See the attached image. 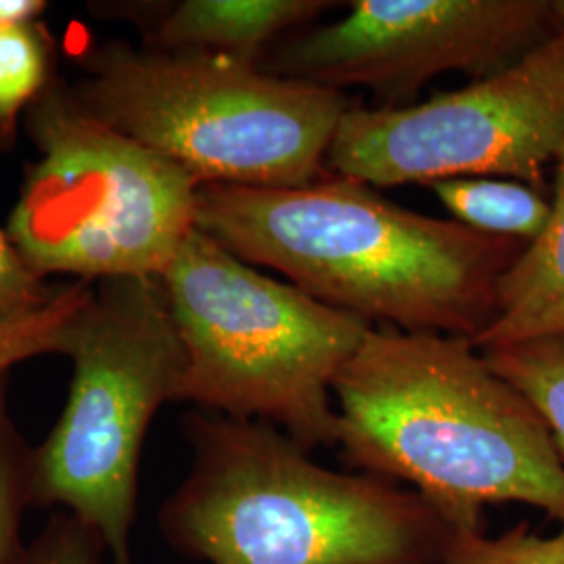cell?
<instances>
[{
    "label": "cell",
    "mask_w": 564,
    "mask_h": 564,
    "mask_svg": "<svg viewBox=\"0 0 564 564\" xmlns=\"http://www.w3.org/2000/svg\"><path fill=\"white\" fill-rule=\"evenodd\" d=\"M195 228L330 307L468 341L494 323L498 282L529 245L410 212L333 174L297 188L202 184Z\"/></svg>",
    "instance_id": "6da1fadb"
},
{
    "label": "cell",
    "mask_w": 564,
    "mask_h": 564,
    "mask_svg": "<svg viewBox=\"0 0 564 564\" xmlns=\"http://www.w3.org/2000/svg\"><path fill=\"white\" fill-rule=\"evenodd\" d=\"M333 395L345 463L412 485L452 529L484 531V506L502 502L564 521L547 424L468 339L372 326Z\"/></svg>",
    "instance_id": "7a4b0ae2"
},
{
    "label": "cell",
    "mask_w": 564,
    "mask_h": 564,
    "mask_svg": "<svg viewBox=\"0 0 564 564\" xmlns=\"http://www.w3.org/2000/svg\"><path fill=\"white\" fill-rule=\"evenodd\" d=\"M193 466L160 512L165 542L209 564H442L452 535L414 489L324 468L274 424L195 412Z\"/></svg>",
    "instance_id": "3957f363"
},
{
    "label": "cell",
    "mask_w": 564,
    "mask_h": 564,
    "mask_svg": "<svg viewBox=\"0 0 564 564\" xmlns=\"http://www.w3.org/2000/svg\"><path fill=\"white\" fill-rule=\"evenodd\" d=\"M74 97L99 120L178 163L199 184L297 188L321 181L351 101L260 63L109 42Z\"/></svg>",
    "instance_id": "277c9868"
},
{
    "label": "cell",
    "mask_w": 564,
    "mask_h": 564,
    "mask_svg": "<svg viewBox=\"0 0 564 564\" xmlns=\"http://www.w3.org/2000/svg\"><path fill=\"white\" fill-rule=\"evenodd\" d=\"M184 347L178 402L337 445L333 384L372 323L270 279L193 230L162 279Z\"/></svg>",
    "instance_id": "5b68a950"
},
{
    "label": "cell",
    "mask_w": 564,
    "mask_h": 564,
    "mask_svg": "<svg viewBox=\"0 0 564 564\" xmlns=\"http://www.w3.org/2000/svg\"><path fill=\"white\" fill-rule=\"evenodd\" d=\"M74 379L59 421L32 447V506L63 508L101 535L111 564H134L132 527L149 424L178 402L184 347L162 281H101L69 326Z\"/></svg>",
    "instance_id": "8992f818"
},
{
    "label": "cell",
    "mask_w": 564,
    "mask_h": 564,
    "mask_svg": "<svg viewBox=\"0 0 564 564\" xmlns=\"http://www.w3.org/2000/svg\"><path fill=\"white\" fill-rule=\"evenodd\" d=\"M39 160L25 172L7 235L42 281L162 279L195 230V181L111 128L51 82L25 111Z\"/></svg>",
    "instance_id": "52a82bcc"
},
{
    "label": "cell",
    "mask_w": 564,
    "mask_h": 564,
    "mask_svg": "<svg viewBox=\"0 0 564 564\" xmlns=\"http://www.w3.org/2000/svg\"><path fill=\"white\" fill-rule=\"evenodd\" d=\"M564 149V36L505 72L414 107H349L326 174L368 186L506 178L545 188Z\"/></svg>",
    "instance_id": "ba28073f"
},
{
    "label": "cell",
    "mask_w": 564,
    "mask_h": 564,
    "mask_svg": "<svg viewBox=\"0 0 564 564\" xmlns=\"http://www.w3.org/2000/svg\"><path fill=\"white\" fill-rule=\"evenodd\" d=\"M554 36L552 0H356L343 20L293 34L260 67L403 101L452 69L491 78Z\"/></svg>",
    "instance_id": "9c48e42d"
},
{
    "label": "cell",
    "mask_w": 564,
    "mask_h": 564,
    "mask_svg": "<svg viewBox=\"0 0 564 564\" xmlns=\"http://www.w3.org/2000/svg\"><path fill=\"white\" fill-rule=\"evenodd\" d=\"M333 7L330 0H184L155 23L151 48L260 63L272 42Z\"/></svg>",
    "instance_id": "30bf717a"
},
{
    "label": "cell",
    "mask_w": 564,
    "mask_h": 564,
    "mask_svg": "<svg viewBox=\"0 0 564 564\" xmlns=\"http://www.w3.org/2000/svg\"><path fill=\"white\" fill-rule=\"evenodd\" d=\"M494 323L473 339L477 349L564 335V149L554 162L552 214L498 282Z\"/></svg>",
    "instance_id": "8fae6325"
},
{
    "label": "cell",
    "mask_w": 564,
    "mask_h": 564,
    "mask_svg": "<svg viewBox=\"0 0 564 564\" xmlns=\"http://www.w3.org/2000/svg\"><path fill=\"white\" fill-rule=\"evenodd\" d=\"M431 188L456 223L491 237L535 241L552 214L544 191L524 182L477 176L433 182Z\"/></svg>",
    "instance_id": "7c38bea8"
},
{
    "label": "cell",
    "mask_w": 564,
    "mask_h": 564,
    "mask_svg": "<svg viewBox=\"0 0 564 564\" xmlns=\"http://www.w3.org/2000/svg\"><path fill=\"white\" fill-rule=\"evenodd\" d=\"M485 362L540 412L564 463V335L484 349Z\"/></svg>",
    "instance_id": "4fadbf2b"
},
{
    "label": "cell",
    "mask_w": 564,
    "mask_h": 564,
    "mask_svg": "<svg viewBox=\"0 0 564 564\" xmlns=\"http://www.w3.org/2000/svg\"><path fill=\"white\" fill-rule=\"evenodd\" d=\"M51 36L41 23L0 28V137L11 139L21 113L51 86Z\"/></svg>",
    "instance_id": "5bb4252c"
},
{
    "label": "cell",
    "mask_w": 564,
    "mask_h": 564,
    "mask_svg": "<svg viewBox=\"0 0 564 564\" xmlns=\"http://www.w3.org/2000/svg\"><path fill=\"white\" fill-rule=\"evenodd\" d=\"M9 375L0 372V564H28L23 514L32 506V447L23 442L9 410Z\"/></svg>",
    "instance_id": "9a60e30c"
},
{
    "label": "cell",
    "mask_w": 564,
    "mask_h": 564,
    "mask_svg": "<svg viewBox=\"0 0 564 564\" xmlns=\"http://www.w3.org/2000/svg\"><path fill=\"white\" fill-rule=\"evenodd\" d=\"M93 295V282L74 281L55 286L39 310L0 328V372L44 354H61L67 330Z\"/></svg>",
    "instance_id": "2e32d148"
},
{
    "label": "cell",
    "mask_w": 564,
    "mask_h": 564,
    "mask_svg": "<svg viewBox=\"0 0 564 564\" xmlns=\"http://www.w3.org/2000/svg\"><path fill=\"white\" fill-rule=\"evenodd\" d=\"M442 564H564V531L542 538L517 524L500 538L452 529Z\"/></svg>",
    "instance_id": "e0dca14e"
},
{
    "label": "cell",
    "mask_w": 564,
    "mask_h": 564,
    "mask_svg": "<svg viewBox=\"0 0 564 564\" xmlns=\"http://www.w3.org/2000/svg\"><path fill=\"white\" fill-rule=\"evenodd\" d=\"M101 535L78 517L59 510L30 544L28 564H102Z\"/></svg>",
    "instance_id": "ac0fdd59"
},
{
    "label": "cell",
    "mask_w": 564,
    "mask_h": 564,
    "mask_svg": "<svg viewBox=\"0 0 564 564\" xmlns=\"http://www.w3.org/2000/svg\"><path fill=\"white\" fill-rule=\"evenodd\" d=\"M53 293L55 289L23 262L7 230H0V328L39 310Z\"/></svg>",
    "instance_id": "d6986e66"
},
{
    "label": "cell",
    "mask_w": 564,
    "mask_h": 564,
    "mask_svg": "<svg viewBox=\"0 0 564 564\" xmlns=\"http://www.w3.org/2000/svg\"><path fill=\"white\" fill-rule=\"evenodd\" d=\"M46 11L42 0H0V28L34 23Z\"/></svg>",
    "instance_id": "ffe728a7"
},
{
    "label": "cell",
    "mask_w": 564,
    "mask_h": 564,
    "mask_svg": "<svg viewBox=\"0 0 564 564\" xmlns=\"http://www.w3.org/2000/svg\"><path fill=\"white\" fill-rule=\"evenodd\" d=\"M552 13H554L556 34L564 36V0H552Z\"/></svg>",
    "instance_id": "44dd1931"
}]
</instances>
